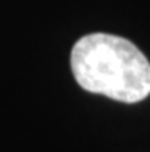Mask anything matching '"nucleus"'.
Segmentation results:
<instances>
[{"label":"nucleus","instance_id":"f257e3e1","mask_svg":"<svg viewBox=\"0 0 150 152\" xmlns=\"http://www.w3.org/2000/svg\"><path fill=\"white\" fill-rule=\"evenodd\" d=\"M77 83L92 94L122 103H138L150 94V63L127 39L112 34H89L70 54Z\"/></svg>","mask_w":150,"mask_h":152}]
</instances>
